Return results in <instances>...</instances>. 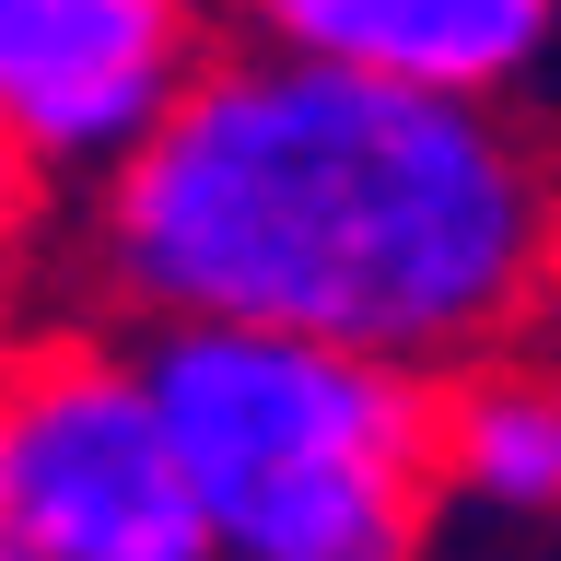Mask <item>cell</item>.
Wrapping results in <instances>:
<instances>
[{"instance_id":"1","label":"cell","mask_w":561,"mask_h":561,"mask_svg":"<svg viewBox=\"0 0 561 561\" xmlns=\"http://www.w3.org/2000/svg\"><path fill=\"white\" fill-rule=\"evenodd\" d=\"M70 199L59 257L129 328H280L410 375L550 328V140L503 94L210 35L152 129Z\"/></svg>"},{"instance_id":"2","label":"cell","mask_w":561,"mask_h":561,"mask_svg":"<svg viewBox=\"0 0 561 561\" xmlns=\"http://www.w3.org/2000/svg\"><path fill=\"white\" fill-rule=\"evenodd\" d=\"M210 561H433V375L280 328H140Z\"/></svg>"},{"instance_id":"3","label":"cell","mask_w":561,"mask_h":561,"mask_svg":"<svg viewBox=\"0 0 561 561\" xmlns=\"http://www.w3.org/2000/svg\"><path fill=\"white\" fill-rule=\"evenodd\" d=\"M0 550L24 561H210L129 316L0 328Z\"/></svg>"},{"instance_id":"4","label":"cell","mask_w":561,"mask_h":561,"mask_svg":"<svg viewBox=\"0 0 561 561\" xmlns=\"http://www.w3.org/2000/svg\"><path fill=\"white\" fill-rule=\"evenodd\" d=\"M199 47V0H0V140L70 199L152 129Z\"/></svg>"},{"instance_id":"5","label":"cell","mask_w":561,"mask_h":561,"mask_svg":"<svg viewBox=\"0 0 561 561\" xmlns=\"http://www.w3.org/2000/svg\"><path fill=\"white\" fill-rule=\"evenodd\" d=\"M199 12L234 47L375 70V82H421V94H503V105H526L561 35V0H199Z\"/></svg>"},{"instance_id":"6","label":"cell","mask_w":561,"mask_h":561,"mask_svg":"<svg viewBox=\"0 0 561 561\" xmlns=\"http://www.w3.org/2000/svg\"><path fill=\"white\" fill-rule=\"evenodd\" d=\"M433 503L480 526H550L561 515V386L538 340L480 351L433 375Z\"/></svg>"},{"instance_id":"7","label":"cell","mask_w":561,"mask_h":561,"mask_svg":"<svg viewBox=\"0 0 561 561\" xmlns=\"http://www.w3.org/2000/svg\"><path fill=\"white\" fill-rule=\"evenodd\" d=\"M47 270H59V187L0 140V328L47 305Z\"/></svg>"},{"instance_id":"8","label":"cell","mask_w":561,"mask_h":561,"mask_svg":"<svg viewBox=\"0 0 561 561\" xmlns=\"http://www.w3.org/2000/svg\"><path fill=\"white\" fill-rule=\"evenodd\" d=\"M0 561H24V550H0Z\"/></svg>"}]
</instances>
